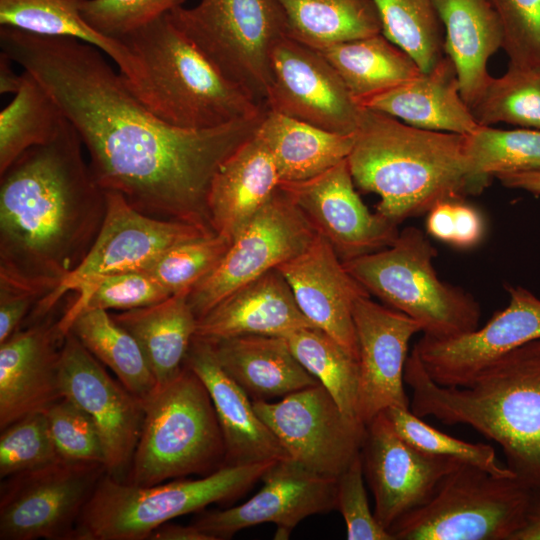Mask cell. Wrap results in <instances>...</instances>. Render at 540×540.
Returning <instances> with one entry per match:
<instances>
[{
  "instance_id": "6da1fadb",
  "label": "cell",
  "mask_w": 540,
  "mask_h": 540,
  "mask_svg": "<svg viewBox=\"0 0 540 540\" xmlns=\"http://www.w3.org/2000/svg\"><path fill=\"white\" fill-rule=\"evenodd\" d=\"M0 47L55 100L105 191L121 194L145 215L213 231V177L256 133L265 112L216 128H179L153 114L95 46L1 27Z\"/></svg>"
},
{
  "instance_id": "7a4b0ae2",
  "label": "cell",
  "mask_w": 540,
  "mask_h": 540,
  "mask_svg": "<svg viewBox=\"0 0 540 540\" xmlns=\"http://www.w3.org/2000/svg\"><path fill=\"white\" fill-rule=\"evenodd\" d=\"M0 176V289L41 299L91 248L106 193L67 119L54 138L25 151Z\"/></svg>"
},
{
  "instance_id": "3957f363",
  "label": "cell",
  "mask_w": 540,
  "mask_h": 540,
  "mask_svg": "<svg viewBox=\"0 0 540 540\" xmlns=\"http://www.w3.org/2000/svg\"><path fill=\"white\" fill-rule=\"evenodd\" d=\"M404 380L415 415L472 427L498 443L519 480L540 491V339L501 355L462 386L435 382L412 350Z\"/></svg>"
},
{
  "instance_id": "277c9868",
  "label": "cell",
  "mask_w": 540,
  "mask_h": 540,
  "mask_svg": "<svg viewBox=\"0 0 540 540\" xmlns=\"http://www.w3.org/2000/svg\"><path fill=\"white\" fill-rule=\"evenodd\" d=\"M464 142V135L413 127L362 107L347 161L355 186L379 196L376 213L398 225L487 186L471 174Z\"/></svg>"
},
{
  "instance_id": "5b68a950",
  "label": "cell",
  "mask_w": 540,
  "mask_h": 540,
  "mask_svg": "<svg viewBox=\"0 0 540 540\" xmlns=\"http://www.w3.org/2000/svg\"><path fill=\"white\" fill-rule=\"evenodd\" d=\"M147 81L143 104L164 122L210 129L261 115L265 107L225 78L168 14L122 37Z\"/></svg>"
},
{
  "instance_id": "8992f818",
  "label": "cell",
  "mask_w": 540,
  "mask_h": 540,
  "mask_svg": "<svg viewBox=\"0 0 540 540\" xmlns=\"http://www.w3.org/2000/svg\"><path fill=\"white\" fill-rule=\"evenodd\" d=\"M142 401L143 427L124 482L151 486L224 465V439L213 402L190 368L184 365L177 377Z\"/></svg>"
},
{
  "instance_id": "52a82bcc",
  "label": "cell",
  "mask_w": 540,
  "mask_h": 540,
  "mask_svg": "<svg viewBox=\"0 0 540 540\" xmlns=\"http://www.w3.org/2000/svg\"><path fill=\"white\" fill-rule=\"evenodd\" d=\"M277 461L223 465L205 477L151 486L105 473L77 521L73 540H144L173 518L234 499Z\"/></svg>"
},
{
  "instance_id": "ba28073f",
  "label": "cell",
  "mask_w": 540,
  "mask_h": 540,
  "mask_svg": "<svg viewBox=\"0 0 540 540\" xmlns=\"http://www.w3.org/2000/svg\"><path fill=\"white\" fill-rule=\"evenodd\" d=\"M436 256L423 232L407 227L389 247L343 264L369 294L418 322L423 335L450 339L477 329L481 309L470 293L439 278Z\"/></svg>"
},
{
  "instance_id": "9c48e42d",
  "label": "cell",
  "mask_w": 540,
  "mask_h": 540,
  "mask_svg": "<svg viewBox=\"0 0 540 540\" xmlns=\"http://www.w3.org/2000/svg\"><path fill=\"white\" fill-rule=\"evenodd\" d=\"M533 490L516 476L460 463L422 506L389 529L394 540H513Z\"/></svg>"
},
{
  "instance_id": "30bf717a",
  "label": "cell",
  "mask_w": 540,
  "mask_h": 540,
  "mask_svg": "<svg viewBox=\"0 0 540 540\" xmlns=\"http://www.w3.org/2000/svg\"><path fill=\"white\" fill-rule=\"evenodd\" d=\"M168 16L225 78L264 106L272 81L271 51L287 36L277 0H200Z\"/></svg>"
},
{
  "instance_id": "8fae6325",
  "label": "cell",
  "mask_w": 540,
  "mask_h": 540,
  "mask_svg": "<svg viewBox=\"0 0 540 540\" xmlns=\"http://www.w3.org/2000/svg\"><path fill=\"white\" fill-rule=\"evenodd\" d=\"M105 193V216L94 243L60 285L36 303L27 316L29 323L46 318L69 292H77L105 276L144 271L170 248L214 233L196 225L145 215L121 194Z\"/></svg>"
},
{
  "instance_id": "7c38bea8",
  "label": "cell",
  "mask_w": 540,
  "mask_h": 540,
  "mask_svg": "<svg viewBox=\"0 0 540 540\" xmlns=\"http://www.w3.org/2000/svg\"><path fill=\"white\" fill-rule=\"evenodd\" d=\"M104 464L58 460L2 479L1 540H73Z\"/></svg>"
},
{
  "instance_id": "4fadbf2b",
  "label": "cell",
  "mask_w": 540,
  "mask_h": 540,
  "mask_svg": "<svg viewBox=\"0 0 540 540\" xmlns=\"http://www.w3.org/2000/svg\"><path fill=\"white\" fill-rule=\"evenodd\" d=\"M317 233L279 189L233 238L217 266L188 293L197 319L234 290L303 252Z\"/></svg>"
},
{
  "instance_id": "5bb4252c",
  "label": "cell",
  "mask_w": 540,
  "mask_h": 540,
  "mask_svg": "<svg viewBox=\"0 0 540 540\" xmlns=\"http://www.w3.org/2000/svg\"><path fill=\"white\" fill-rule=\"evenodd\" d=\"M253 406L290 459L317 474L337 479L361 453L366 425L349 418L319 383Z\"/></svg>"
},
{
  "instance_id": "9a60e30c",
  "label": "cell",
  "mask_w": 540,
  "mask_h": 540,
  "mask_svg": "<svg viewBox=\"0 0 540 540\" xmlns=\"http://www.w3.org/2000/svg\"><path fill=\"white\" fill-rule=\"evenodd\" d=\"M59 381L62 397L78 405L95 424L106 473L125 481L143 427L142 399L113 379L70 331L61 347Z\"/></svg>"
},
{
  "instance_id": "2e32d148",
  "label": "cell",
  "mask_w": 540,
  "mask_h": 540,
  "mask_svg": "<svg viewBox=\"0 0 540 540\" xmlns=\"http://www.w3.org/2000/svg\"><path fill=\"white\" fill-rule=\"evenodd\" d=\"M270 60L266 109L331 132L357 131L362 106L321 52L284 36L275 43Z\"/></svg>"
},
{
  "instance_id": "e0dca14e",
  "label": "cell",
  "mask_w": 540,
  "mask_h": 540,
  "mask_svg": "<svg viewBox=\"0 0 540 540\" xmlns=\"http://www.w3.org/2000/svg\"><path fill=\"white\" fill-rule=\"evenodd\" d=\"M279 187L343 262L389 247L399 235L398 225L363 203L347 159L313 178Z\"/></svg>"
},
{
  "instance_id": "ac0fdd59",
  "label": "cell",
  "mask_w": 540,
  "mask_h": 540,
  "mask_svg": "<svg viewBox=\"0 0 540 540\" xmlns=\"http://www.w3.org/2000/svg\"><path fill=\"white\" fill-rule=\"evenodd\" d=\"M361 455L375 517L387 530L425 504L440 481L462 463L418 450L396 432L384 412L366 425Z\"/></svg>"
},
{
  "instance_id": "d6986e66",
  "label": "cell",
  "mask_w": 540,
  "mask_h": 540,
  "mask_svg": "<svg viewBox=\"0 0 540 540\" xmlns=\"http://www.w3.org/2000/svg\"><path fill=\"white\" fill-rule=\"evenodd\" d=\"M263 487L241 505L201 514L193 523L213 540L263 523L277 526L287 539L306 517L337 508V479L317 474L292 459L274 463L262 476Z\"/></svg>"
},
{
  "instance_id": "ffe728a7",
  "label": "cell",
  "mask_w": 540,
  "mask_h": 540,
  "mask_svg": "<svg viewBox=\"0 0 540 540\" xmlns=\"http://www.w3.org/2000/svg\"><path fill=\"white\" fill-rule=\"evenodd\" d=\"M508 305L481 328L435 339L423 335L414 345L426 372L438 384L462 386L501 355L540 339V298L522 286L506 285Z\"/></svg>"
},
{
  "instance_id": "44dd1931",
  "label": "cell",
  "mask_w": 540,
  "mask_h": 540,
  "mask_svg": "<svg viewBox=\"0 0 540 540\" xmlns=\"http://www.w3.org/2000/svg\"><path fill=\"white\" fill-rule=\"evenodd\" d=\"M358 343V418L367 425L390 407L410 408L404 389V370L412 336L422 332L418 322L369 297L353 307Z\"/></svg>"
},
{
  "instance_id": "7402d4cb",
  "label": "cell",
  "mask_w": 540,
  "mask_h": 540,
  "mask_svg": "<svg viewBox=\"0 0 540 540\" xmlns=\"http://www.w3.org/2000/svg\"><path fill=\"white\" fill-rule=\"evenodd\" d=\"M277 269L303 315L358 359L353 307L370 294L347 271L331 244L317 234L303 252Z\"/></svg>"
},
{
  "instance_id": "603a6c76",
  "label": "cell",
  "mask_w": 540,
  "mask_h": 540,
  "mask_svg": "<svg viewBox=\"0 0 540 540\" xmlns=\"http://www.w3.org/2000/svg\"><path fill=\"white\" fill-rule=\"evenodd\" d=\"M64 336L42 319L0 344V429L62 398L59 381Z\"/></svg>"
},
{
  "instance_id": "cb8c5ba5",
  "label": "cell",
  "mask_w": 540,
  "mask_h": 540,
  "mask_svg": "<svg viewBox=\"0 0 540 540\" xmlns=\"http://www.w3.org/2000/svg\"><path fill=\"white\" fill-rule=\"evenodd\" d=\"M184 365L201 379L209 392L224 439V465L290 459L256 413L253 400L222 368L210 342L194 337Z\"/></svg>"
},
{
  "instance_id": "d4e9b609",
  "label": "cell",
  "mask_w": 540,
  "mask_h": 540,
  "mask_svg": "<svg viewBox=\"0 0 540 540\" xmlns=\"http://www.w3.org/2000/svg\"><path fill=\"white\" fill-rule=\"evenodd\" d=\"M305 327L314 326L275 268L234 290L198 319L194 337L215 342L241 335L285 336Z\"/></svg>"
},
{
  "instance_id": "484cf974",
  "label": "cell",
  "mask_w": 540,
  "mask_h": 540,
  "mask_svg": "<svg viewBox=\"0 0 540 540\" xmlns=\"http://www.w3.org/2000/svg\"><path fill=\"white\" fill-rule=\"evenodd\" d=\"M280 183L274 159L255 133L213 177L208 195L212 230L232 241L277 192Z\"/></svg>"
},
{
  "instance_id": "4316f807",
  "label": "cell",
  "mask_w": 540,
  "mask_h": 540,
  "mask_svg": "<svg viewBox=\"0 0 540 540\" xmlns=\"http://www.w3.org/2000/svg\"><path fill=\"white\" fill-rule=\"evenodd\" d=\"M360 106L426 130L468 135L480 126L461 96L455 65L447 55L429 71Z\"/></svg>"
},
{
  "instance_id": "83f0119b",
  "label": "cell",
  "mask_w": 540,
  "mask_h": 540,
  "mask_svg": "<svg viewBox=\"0 0 540 540\" xmlns=\"http://www.w3.org/2000/svg\"><path fill=\"white\" fill-rule=\"evenodd\" d=\"M210 343L222 368L253 400L284 397L319 383L283 336L241 335Z\"/></svg>"
},
{
  "instance_id": "f1b7e54d",
  "label": "cell",
  "mask_w": 540,
  "mask_h": 540,
  "mask_svg": "<svg viewBox=\"0 0 540 540\" xmlns=\"http://www.w3.org/2000/svg\"><path fill=\"white\" fill-rule=\"evenodd\" d=\"M442 22L444 52L455 65L461 96L470 107L485 87L488 61L503 44L490 0H434Z\"/></svg>"
},
{
  "instance_id": "f546056e",
  "label": "cell",
  "mask_w": 540,
  "mask_h": 540,
  "mask_svg": "<svg viewBox=\"0 0 540 540\" xmlns=\"http://www.w3.org/2000/svg\"><path fill=\"white\" fill-rule=\"evenodd\" d=\"M84 0H0V25L41 36L74 38L95 46L109 56L138 99L147 93L144 69L119 40L93 29L82 17Z\"/></svg>"
},
{
  "instance_id": "4dcf8cb0",
  "label": "cell",
  "mask_w": 540,
  "mask_h": 540,
  "mask_svg": "<svg viewBox=\"0 0 540 540\" xmlns=\"http://www.w3.org/2000/svg\"><path fill=\"white\" fill-rule=\"evenodd\" d=\"M189 291L149 306L111 314L136 339L157 386L181 373L195 336L198 319L188 302Z\"/></svg>"
},
{
  "instance_id": "1f68e13d",
  "label": "cell",
  "mask_w": 540,
  "mask_h": 540,
  "mask_svg": "<svg viewBox=\"0 0 540 540\" xmlns=\"http://www.w3.org/2000/svg\"><path fill=\"white\" fill-rule=\"evenodd\" d=\"M276 164L281 182L313 178L347 159L356 132H331L266 109L257 129Z\"/></svg>"
},
{
  "instance_id": "d6a6232c",
  "label": "cell",
  "mask_w": 540,
  "mask_h": 540,
  "mask_svg": "<svg viewBox=\"0 0 540 540\" xmlns=\"http://www.w3.org/2000/svg\"><path fill=\"white\" fill-rule=\"evenodd\" d=\"M318 51L335 68L359 105L422 73L414 59L382 33Z\"/></svg>"
},
{
  "instance_id": "836d02e7",
  "label": "cell",
  "mask_w": 540,
  "mask_h": 540,
  "mask_svg": "<svg viewBox=\"0 0 540 540\" xmlns=\"http://www.w3.org/2000/svg\"><path fill=\"white\" fill-rule=\"evenodd\" d=\"M287 36L313 49L382 33L374 0H277Z\"/></svg>"
},
{
  "instance_id": "e575fe53",
  "label": "cell",
  "mask_w": 540,
  "mask_h": 540,
  "mask_svg": "<svg viewBox=\"0 0 540 540\" xmlns=\"http://www.w3.org/2000/svg\"><path fill=\"white\" fill-rule=\"evenodd\" d=\"M69 331L131 393L145 399L156 389L157 381L136 339L108 311H82Z\"/></svg>"
},
{
  "instance_id": "d590c367",
  "label": "cell",
  "mask_w": 540,
  "mask_h": 540,
  "mask_svg": "<svg viewBox=\"0 0 540 540\" xmlns=\"http://www.w3.org/2000/svg\"><path fill=\"white\" fill-rule=\"evenodd\" d=\"M22 73L20 89L0 112V174L25 151L54 138L66 120L46 89Z\"/></svg>"
},
{
  "instance_id": "8d00e7d4",
  "label": "cell",
  "mask_w": 540,
  "mask_h": 540,
  "mask_svg": "<svg viewBox=\"0 0 540 540\" xmlns=\"http://www.w3.org/2000/svg\"><path fill=\"white\" fill-rule=\"evenodd\" d=\"M283 337L296 359L329 392L340 409L349 418L361 422L358 359L316 327L300 328Z\"/></svg>"
},
{
  "instance_id": "74e56055",
  "label": "cell",
  "mask_w": 540,
  "mask_h": 540,
  "mask_svg": "<svg viewBox=\"0 0 540 540\" xmlns=\"http://www.w3.org/2000/svg\"><path fill=\"white\" fill-rule=\"evenodd\" d=\"M465 136L464 150L471 174L488 184L499 174L540 171V130H504L480 125Z\"/></svg>"
},
{
  "instance_id": "f35d334b",
  "label": "cell",
  "mask_w": 540,
  "mask_h": 540,
  "mask_svg": "<svg viewBox=\"0 0 540 540\" xmlns=\"http://www.w3.org/2000/svg\"><path fill=\"white\" fill-rule=\"evenodd\" d=\"M470 109L479 125L540 130V67L509 65L502 76H490Z\"/></svg>"
},
{
  "instance_id": "ab89813d",
  "label": "cell",
  "mask_w": 540,
  "mask_h": 540,
  "mask_svg": "<svg viewBox=\"0 0 540 540\" xmlns=\"http://www.w3.org/2000/svg\"><path fill=\"white\" fill-rule=\"evenodd\" d=\"M382 34L408 53L422 72L443 56L444 29L434 0H374Z\"/></svg>"
},
{
  "instance_id": "60d3db41",
  "label": "cell",
  "mask_w": 540,
  "mask_h": 540,
  "mask_svg": "<svg viewBox=\"0 0 540 540\" xmlns=\"http://www.w3.org/2000/svg\"><path fill=\"white\" fill-rule=\"evenodd\" d=\"M70 307L57 321L63 336L74 318L85 310L126 311L161 302L171 296L144 271L118 273L102 277L76 292Z\"/></svg>"
},
{
  "instance_id": "b9f144b4",
  "label": "cell",
  "mask_w": 540,
  "mask_h": 540,
  "mask_svg": "<svg viewBox=\"0 0 540 540\" xmlns=\"http://www.w3.org/2000/svg\"><path fill=\"white\" fill-rule=\"evenodd\" d=\"M396 432L409 444L430 455L455 458L497 476L515 474L496 456L494 448L485 443H471L435 429L410 408L390 407L383 411Z\"/></svg>"
},
{
  "instance_id": "7bdbcfd3",
  "label": "cell",
  "mask_w": 540,
  "mask_h": 540,
  "mask_svg": "<svg viewBox=\"0 0 540 540\" xmlns=\"http://www.w3.org/2000/svg\"><path fill=\"white\" fill-rule=\"evenodd\" d=\"M231 240L213 233L180 243L144 270L170 295L191 289L227 252Z\"/></svg>"
},
{
  "instance_id": "ee69618b",
  "label": "cell",
  "mask_w": 540,
  "mask_h": 540,
  "mask_svg": "<svg viewBox=\"0 0 540 540\" xmlns=\"http://www.w3.org/2000/svg\"><path fill=\"white\" fill-rule=\"evenodd\" d=\"M59 457L44 412L30 413L1 430L0 478L47 466Z\"/></svg>"
},
{
  "instance_id": "f6af8a7d",
  "label": "cell",
  "mask_w": 540,
  "mask_h": 540,
  "mask_svg": "<svg viewBox=\"0 0 540 540\" xmlns=\"http://www.w3.org/2000/svg\"><path fill=\"white\" fill-rule=\"evenodd\" d=\"M44 413L53 444L62 460L105 465L99 433L84 410L62 397Z\"/></svg>"
},
{
  "instance_id": "bcb514c9",
  "label": "cell",
  "mask_w": 540,
  "mask_h": 540,
  "mask_svg": "<svg viewBox=\"0 0 540 540\" xmlns=\"http://www.w3.org/2000/svg\"><path fill=\"white\" fill-rule=\"evenodd\" d=\"M186 0H84L83 19L116 40L183 6Z\"/></svg>"
},
{
  "instance_id": "7dc6e473",
  "label": "cell",
  "mask_w": 540,
  "mask_h": 540,
  "mask_svg": "<svg viewBox=\"0 0 540 540\" xmlns=\"http://www.w3.org/2000/svg\"><path fill=\"white\" fill-rule=\"evenodd\" d=\"M503 31L509 65L540 67V0H490Z\"/></svg>"
},
{
  "instance_id": "c3c4849f",
  "label": "cell",
  "mask_w": 540,
  "mask_h": 540,
  "mask_svg": "<svg viewBox=\"0 0 540 540\" xmlns=\"http://www.w3.org/2000/svg\"><path fill=\"white\" fill-rule=\"evenodd\" d=\"M361 453L337 478V508L346 524L348 540H394L371 512L364 486Z\"/></svg>"
},
{
  "instance_id": "681fc988",
  "label": "cell",
  "mask_w": 540,
  "mask_h": 540,
  "mask_svg": "<svg viewBox=\"0 0 540 540\" xmlns=\"http://www.w3.org/2000/svg\"><path fill=\"white\" fill-rule=\"evenodd\" d=\"M39 299L27 291L0 289V344L20 328Z\"/></svg>"
},
{
  "instance_id": "f907efd6",
  "label": "cell",
  "mask_w": 540,
  "mask_h": 540,
  "mask_svg": "<svg viewBox=\"0 0 540 540\" xmlns=\"http://www.w3.org/2000/svg\"><path fill=\"white\" fill-rule=\"evenodd\" d=\"M484 220L478 210L463 201L454 202V233L451 245L468 249L482 240Z\"/></svg>"
},
{
  "instance_id": "816d5d0a",
  "label": "cell",
  "mask_w": 540,
  "mask_h": 540,
  "mask_svg": "<svg viewBox=\"0 0 540 540\" xmlns=\"http://www.w3.org/2000/svg\"><path fill=\"white\" fill-rule=\"evenodd\" d=\"M454 202L442 201L427 213V233L448 244L452 243L454 233Z\"/></svg>"
},
{
  "instance_id": "f5cc1de1",
  "label": "cell",
  "mask_w": 540,
  "mask_h": 540,
  "mask_svg": "<svg viewBox=\"0 0 540 540\" xmlns=\"http://www.w3.org/2000/svg\"><path fill=\"white\" fill-rule=\"evenodd\" d=\"M150 540H213L211 536L201 531L195 525L183 526L164 523L149 537Z\"/></svg>"
},
{
  "instance_id": "db71d44e",
  "label": "cell",
  "mask_w": 540,
  "mask_h": 540,
  "mask_svg": "<svg viewBox=\"0 0 540 540\" xmlns=\"http://www.w3.org/2000/svg\"><path fill=\"white\" fill-rule=\"evenodd\" d=\"M496 178L507 188L540 195V171L504 173L497 175Z\"/></svg>"
},
{
  "instance_id": "11a10c76",
  "label": "cell",
  "mask_w": 540,
  "mask_h": 540,
  "mask_svg": "<svg viewBox=\"0 0 540 540\" xmlns=\"http://www.w3.org/2000/svg\"><path fill=\"white\" fill-rule=\"evenodd\" d=\"M513 540H540V491L533 490L525 523Z\"/></svg>"
},
{
  "instance_id": "9f6ffc18",
  "label": "cell",
  "mask_w": 540,
  "mask_h": 540,
  "mask_svg": "<svg viewBox=\"0 0 540 540\" xmlns=\"http://www.w3.org/2000/svg\"><path fill=\"white\" fill-rule=\"evenodd\" d=\"M14 63L4 52L0 53V93L16 94L23 83V73L17 74L12 67Z\"/></svg>"
}]
</instances>
